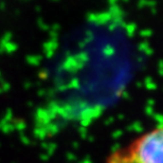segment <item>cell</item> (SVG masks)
<instances>
[{"instance_id": "obj_1", "label": "cell", "mask_w": 163, "mask_h": 163, "mask_svg": "<svg viewBox=\"0 0 163 163\" xmlns=\"http://www.w3.org/2000/svg\"><path fill=\"white\" fill-rule=\"evenodd\" d=\"M123 156L127 163H163V125L137 138Z\"/></svg>"}]
</instances>
